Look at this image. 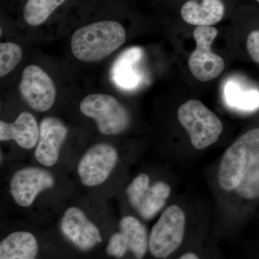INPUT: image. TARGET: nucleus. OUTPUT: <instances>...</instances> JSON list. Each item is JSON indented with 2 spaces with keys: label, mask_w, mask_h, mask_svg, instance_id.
Listing matches in <instances>:
<instances>
[{
  "label": "nucleus",
  "mask_w": 259,
  "mask_h": 259,
  "mask_svg": "<svg viewBox=\"0 0 259 259\" xmlns=\"http://www.w3.org/2000/svg\"><path fill=\"white\" fill-rule=\"evenodd\" d=\"M220 187L242 198L259 197V128L250 130L228 147L219 171Z\"/></svg>",
  "instance_id": "obj_1"
},
{
  "label": "nucleus",
  "mask_w": 259,
  "mask_h": 259,
  "mask_svg": "<svg viewBox=\"0 0 259 259\" xmlns=\"http://www.w3.org/2000/svg\"><path fill=\"white\" fill-rule=\"evenodd\" d=\"M125 29L115 21L97 22L78 29L71 39L72 54L83 62L101 61L125 41Z\"/></svg>",
  "instance_id": "obj_2"
},
{
  "label": "nucleus",
  "mask_w": 259,
  "mask_h": 259,
  "mask_svg": "<svg viewBox=\"0 0 259 259\" xmlns=\"http://www.w3.org/2000/svg\"><path fill=\"white\" fill-rule=\"evenodd\" d=\"M177 116L196 149L202 150L214 144L222 134L219 117L199 100H190L182 104Z\"/></svg>",
  "instance_id": "obj_3"
},
{
  "label": "nucleus",
  "mask_w": 259,
  "mask_h": 259,
  "mask_svg": "<svg viewBox=\"0 0 259 259\" xmlns=\"http://www.w3.org/2000/svg\"><path fill=\"white\" fill-rule=\"evenodd\" d=\"M80 111L96 122L97 128L104 135H116L129 125L128 112L117 99L105 94H93L83 99Z\"/></svg>",
  "instance_id": "obj_4"
},
{
  "label": "nucleus",
  "mask_w": 259,
  "mask_h": 259,
  "mask_svg": "<svg viewBox=\"0 0 259 259\" xmlns=\"http://www.w3.org/2000/svg\"><path fill=\"white\" fill-rule=\"evenodd\" d=\"M186 218L183 210L177 205L165 209L153 227L148 248L153 256L166 258L180 247L185 236Z\"/></svg>",
  "instance_id": "obj_5"
},
{
  "label": "nucleus",
  "mask_w": 259,
  "mask_h": 259,
  "mask_svg": "<svg viewBox=\"0 0 259 259\" xmlns=\"http://www.w3.org/2000/svg\"><path fill=\"white\" fill-rule=\"evenodd\" d=\"M217 28L212 26H197L193 36L197 47L189 58L188 66L194 77L200 81L215 79L223 72V58L211 51V45L217 37Z\"/></svg>",
  "instance_id": "obj_6"
},
{
  "label": "nucleus",
  "mask_w": 259,
  "mask_h": 259,
  "mask_svg": "<svg viewBox=\"0 0 259 259\" xmlns=\"http://www.w3.org/2000/svg\"><path fill=\"white\" fill-rule=\"evenodd\" d=\"M19 91L24 101L37 112L47 111L55 102L54 81L45 71L35 65H30L24 69Z\"/></svg>",
  "instance_id": "obj_7"
},
{
  "label": "nucleus",
  "mask_w": 259,
  "mask_h": 259,
  "mask_svg": "<svg viewBox=\"0 0 259 259\" xmlns=\"http://www.w3.org/2000/svg\"><path fill=\"white\" fill-rule=\"evenodd\" d=\"M117 161L115 148L108 144L95 145L85 153L78 165V173L83 185H101L110 176Z\"/></svg>",
  "instance_id": "obj_8"
},
{
  "label": "nucleus",
  "mask_w": 259,
  "mask_h": 259,
  "mask_svg": "<svg viewBox=\"0 0 259 259\" xmlns=\"http://www.w3.org/2000/svg\"><path fill=\"white\" fill-rule=\"evenodd\" d=\"M54 184L49 171L36 167H28L15 172L10 181V193L22 207L32 204L37 194Z\"/></svg>",
  "instance_id": "obj_9"
},
{
  "label": "nucleus",
  "mask_w": 259,
  "mask_h": 259,
  "mask_svg": "<svg viewBox=\"0 0 259 259\" xmlns=\"http://www.w3.org/2000/svg\"><path fill=\"white\" fill-rule=\"evenodd\" d=\"M61 229L65 236L81 250L91 249L102 241L98 228L76 207L66 209L61 220Z\"/></svg>",
  "instance_id": "obj_10"
},
{
  "label": "nucleus",
  "mask_w": 259,
  "mask_h": 259,
  "mask_svg": "<svg viewBox=\"0 0 259 259\" xmlns=\"http://www.w3.org/2000/svg\"><path fill=\"white\" fill-rule=\"evenodd\" d=\"M67 133V127L59 119L54 117L42 119L35 153L37 161L46 166H54L59 159V151Z\"/></svg>",
  "instance_id": "obj_11"
},
{
  "label": "nucleus",
  "mask_w": 259,
  "mask_h": 259,
  "mask_svg": "<svg viewBox=\"0 0 259 259\" xmlns=\"http://www.w3.org/2000/svg\"><path fill=\"white\" fill-rule=\"evenodd\" d=\"M224 13L222 0H189L181 9L186 23L196 26H212L222 20Z\"/></svg>",
  "instance_id": "obj_12"
},
{
  "label": "nucleus",
  "mask_w": 259,
  "mask_h": 259,
  "mask_svg": "<svg viewBox=\"0 0 259 259\" xmlns=\"http://www.w3.org/2000/svg\"><path fill=\"white\" fill-rule=\"evenodd\" d=\"M39 128L32 114L23 112L13 123L0 122V141L14 140L21 148L30 149L36 145Z\"/></svg>",
  "instance_id": "obj_13"
},
{
  "label": "nucleus",
  "mask_w": 259,
  "mask_h": 259,
  "mask_svg": "<svg viewBox=\"0 0 259 259\" xmlns=\"http://www.w3.org/2000/svg\"><path fill=\"white\" fill-rule=\"evenodd\" d=\"M143 51L139 47L127 49L116 61L113 69L114 79L124 89L136 88L142 81L138 64L142 59Z\"/></svg>",
  "instance_id": "obj_14"
},
{
  "label": "nucleus",
  "mask_w": 259,
  "mask_h": 259,
  "mask_svg": "<svg viewBox=\"0 0 259 259\" xmlns=\"http://www.w3.org/2000/svg\"><path fill=\"white\" fill-rule=\"evenodd\" d=\"M35 236L28 232H15L0 243L1 259H33L37 253Z\"/></svg>",
  "instance_id": "obj_15"
},
{
  "label": "nucleus",
  "mask_w": 259,
  "mask_h": 259,
  "mask_svg": "<svg viewBox=\"0 0 259 259\" xmlns=\"http://www.w3.org/2000/svg\"><path fill=\"white\" fill-rule=\"evenodd\" d=\"M225 100L230 107L244 112H252L259 108V91L256 89L245 88L233 79L225 83Z\"/></svg>",
  "instance_id": "obj_16"
},
{
  "label": "nucleus",
  "mask_w": 259,
  "mask_h": 259,
  "mask_svg": "<svg viewBox=\"0 0 259 259\" xmlns=\"http://www.w3.org/2000/svg\"><path fill=\"white\" fill-rule=\"evenodd\" d=\"M121 233L125 236L131 250L137 258H142L147 251L149 239L146 228L132 216L122 218L120 222Z\"/></svg>",
  "instance_id": "obj_17"
},
{
  "label": "nucleus",
  "mask_w": 259,
  "mask_h": 259,
  "mask_svg": "<svg viewBox=\"0 0 259 259\" xmlns=\"http://www.w3.org/2000/svg\"><path fill=\"white\" fill-rule=\"evenodd\" d=\"M171 193L169 185L158 182L149 187L136 209L145 220H151L164 206Z\"/></svg>",
  "instance_id": "obj_18"
},
{
  "label": "nucleus",
  "mask_w": 259,
  "mask_h": 259,
  "mask_svg": "<svg viewBox=\"0 0 259 259\" xmlns=\"http://www.w3.org/2000/svg\"><path fill=\"white\" fill-rule=\"evenodd\" d=\"M66 0H28L24 8V20L30 26L44 23Z\"/></svg>",
  "instance_id": "obj_19"
},
{
  "label": "nucleus",
  "mask_w": 259,
  "mask_h": 259,
  "mask_svg": "<svg viewBox=\"0 0 259 259\" xmlns=\"http://www.w3.org/2000/svg\"><path fill=\"white\" fill-rule=\"evenodd\" d=\"M23 57V51L11 42L0 44V76H6L18 66Z\"/></svg>",
  "instance_id": "obj_20"
},
{
  "label": "nucleus",
  "mask_w": 259,
  "mask_h": 259,
  "mask_svg": "<svg viewBox=\"0 0 259 259\" xmlns=\"http://www.w3.org/2000/svg\"><path fill=\"white\" fill-rule=\"evenodd\" d=\"M149 188V177L146 174H141L136 177L126 190L129 202L135 209Z\"/></svg>",
  "instance_id": "obj_21"
},
{
  "label": "nucleus",
  "mask_w": 259,
  "mask_h": 259,
  "mask_svg": "<svg viewBox=\"0 0 259 259\" xmlns=\"http://www.w3.org/2000/svg\"><path fill=\"white\" fill-rule=\"evenodd\" d=\"M127 249H129L128 244L121 232L112 235L106 248L107 253L116 258L123 256Z\"/></svg>",
  "instance_id": "obj_22"
},
{
  "label": "nucleus",
  "mask_w": 259,
  "mask_h": 259,
  "mask_svg": "<svg viewBox=\"0 0 259 259\" xmlns=\"http://www.w3.org/2000/svg\"><path fill=\"white\" fill-rule=\"evenodd\" d=\"M246 48L251 59L259 64V30L250 32L247 38Z\"/></svg>",
  "instance_id": "obj_23"
},
{
  "label": "nucleus",
  "mask_w": 259,
  "mask_h": 259,
  "mask_svg": "<svg viewBox=\"0 0 259 259\" xmlns=\"http://www.w3.org/2000/svg\"><path fill=\"white\" fill-rule=\"evenodd\" d=\"M180 259H198V255H196L195 253H185L180 257Z\"/></svg>",
  "instance_id": "obj_24"
},
{
  "label": "nucleus",
  "mask_w": 259,
  "mask_h": 259,
  "mask_svg": "<svg viewBox=\"0 0 259 259\" xmlns=\"http://www.w3.org/2000/svg\"><path fill=\"white\" fill-rule=\"evenodd\" d=\"M256 1L259 3V0H256Z\"/></svg>",
  "instance_id": "obj_25"
}]
</instances>
